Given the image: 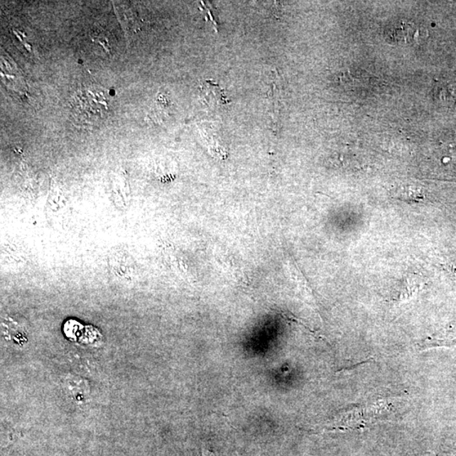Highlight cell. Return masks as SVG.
<instances>
[{
    "instance_id": "obj_6",
    "label": "cell",
    "mask_w": 456,
    "mask_h": 456,
    "mask_svg": "<svg viewBox=\"0 0 456 456\" xmlns=\"http://www.w3.org/2000/svg\"><path fill=\"white\" fill-rule=\"evenodd\" d=\"M397 198L418 201L422 197L418 188L401 187L395 192Z\"/></svg>"
},
{
    "instance_id": "obj_5",
    "label": "cell",
    "mask_w": 456,
    "mask_h": 456,
    "mask_svg": "<svg viewBox=\"0 0 456 456\" xmlns=\"http://www.w3.org/2000/svg\"><path fill=\"white\" fill-rule=\"evenodd\" d=\"M205 140H207V147L209 153L211 154L213 158L221 160H225L227 158V150L222 145L220 141H218L217 139L215 138V136L213 137L207 135Z\"/></svg>"
},
{
    "instance_id": "obj_1",
    "label": "cell",
    "mask_w": 456,
    "mask_h": 456,
    "mask_svg": "<svg viewBox=\"0 0 456 456\" xmlns=\"http://www.w3.org/2000/svg\"><path fill=\"white\" fill-rule=\"evenodd\" d=\"M109 94L98 86H85L70 100L71 116L83 127L92 128L104 122L111 112Z\"/></svg>"
},
{
    "instance_id": "obj_4",
    "label": "cell",
    "mask_w": 456,
    "mask_h": 456,
    "mask_svg": "<svg viewBox=\"0 0 456 456\" xmlns=\"http://www.w3.org/2000/svg\"><path fill=\"white\" fill-rule=\"evenodd\" d=\"M202 97L205 104L212 109L226 104L228 102L223 96L221 88L210 82H205L202 87Z\"/></svg>"
},
{
    "instance_id": "obj_2",
    "label": "cell",
    "mask_w": 456,
    "mask_h": 456,
    "mask_svg": "<svg viewBox=\"0 0 456 456\" xmlns=\"http://www.w3.org/2000/svg\"><path fill=\"white\" fill-rule=\"evenodd\" d=\"M418 33V29L414 24L401 21L392 26L388 31L387 37L391 42L408 44L417 39Z\"/></svg>"
},
{
    "instance_id": "obj_7",
    "label": "cell",
    "mask_w": 456,
    "mask_h": 456,
    "mask_svg": "<svg viewBox=\"0 0 456 456\" xmlns=\"http://www.w3.org/2000/svg\"><path fill=\"white\" fill-rule=\"evenodd\" d=\"M436 456H456L455 454H451V453H445V454H440Z\"/></svg>"
},
{
    "instance_id": "obj_3",
    "label": "cell",
    "mask_w": 456,
    "mask_h": 456,
    "mask_svg": "<svg viewBox=\"0 0 456 456\" xmlns=\"http://www.w3.org/2000/svg\"><path fill=\"white\" fill-rule=\"evenodd\" d=\"M288 270L291 278L296 283L298 288L303 294L306 300L311 303L315 306V299L314 294H313L311 288L308 285L305 277L303 275L300 270L298 269V266L293 261H288Z\"/></svg>"
}]
</instances>
